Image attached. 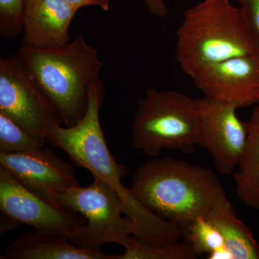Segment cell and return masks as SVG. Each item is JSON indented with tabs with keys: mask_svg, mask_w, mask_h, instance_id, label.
I'll return each instance as SVG.
<instances>
[{
	"mask_svg": "<svg viewBox=\"0 0 259 259\" xmlns=\"http://www.w3.org/2000/svg\"><path fill=\"white\" fill-rule=\"evenodd\" d=\"M208 259H234L233 255L227 247L220 248L215 251L212 252L210 254L207 255Z\"/></svg>",
	"mask_w": 259,
	"mask_h": 259,
	"instance_id": "cb8c5ba5",
	"label": "cell"
},
{
	"mask_svg": "<svg viewBox=\"0 0 259 259\" xmlns=\"http://www.w3.org/2000/svg\"><path fill=\"white\" fill-rule=\"evenodd\" d=\"M125 252L119 259H196L201 257L188 241L173 242L165 245H151L130 236Z\"/></svg>",
	"mask_w": 259,
	"mask_h": 259,
	"instance_id": "2e32d148",
	"label": "cell"
},
{
	"mask_svg": "<svg viewBox=\"0 0 259 259\" xmlns=\"http://www.w3.org/2000/svg\"><path fill=\"white\" fill-rule=\"evenodd\" d=\"M78 10L66 0H25L21 47L52 49L69 44V30Z\"/></svg>",
	"mask_w": 259,
	"mask_h": 259,
	"instance_id": "7c38bea8",
	"label": "cell"
},
{
	"mask_svg": "<svg viewBox=\"0 0 259 259\" xmlns=\"http://www.w3.org/2000/svg\"><path fill=\"white\" fill-rule=\"evenodd\" d=\"M200 134L198 146L207 150L218 171L231 175L236 169L248 138L246 122L237 115V109L206 97L196 99Z\"/></svg>",
	"mask_w": 259,
	"mask_h": 259,
	"instance_id": "9c48e42d",
	"label": "cell"
},
{
	"mask_svg": "<svg viewBox=\"0 0 259 259\" xmlns=\"http://www.w3.org/2000/svg\"><path fill=\"white\" fill-rule=\"evenodd\" d=\"M151 14L159 18H166L168 10L164 0H142Z\"/></svg>",
	"mask_w": 259,
	"mask_h": 259,
	"instance_id": "44dd1931",
	"label": "cell"
},
{
	"mask_svg": "<svg viewBox=\"0 0 259 259\" xmlns=\"http://www.w3.org/2000/svg\"><path fill=\"white\" fill-rule=\"evenodd\" d=\"M120 254L83 249L68 237L34 231L20 235L12 242L1 259H119Z\"/></svg>",
	"mask_w": 259,
	"mask_h": 259,
	"instance_id": "4fadbf2b",
	"label": "cell"
},
{
	"mask_svg": "<svg viewBox=\"0 0 259 259\" xmlns=\"http://www.w3.org/2000/svg\"><path fill=\"white\" fill-rule=\"evenodd\" d=\"M183 233L187 241L200 256L209 255L220 248L226 247L222 235L206 217H199L187 226Z\"/></svg>",
	"mask_w": 259,
	"mask_h": 259,
	"instance_id": "ac0fdd59",
	"label": "cell"
},
{
	"mask_svg": "<svg viewBox=\"0 0 259 259\" xmlns=\"http://www.w3.org/2000/svg\"><path fill=\"white\" fill-rule=\"evenodd\" d=\"M66 1L77 10L87 6H98L105 11H108L110 9V0H66Z\"/></svg>",
	"mask_w": 259,
	"mask_h": 259,
	"instance_id": "7402d4cb",
	"label": "cell"
},
{
	"mask_svg": "<svg viewBox=\"0 0 259 259\" xmlns=\"http://www.w3.org/2000/svg\"><path fill=\"white\" fill-rule=\"evenodd\" d=\"M0 113L46 140L49 130L64 123L56 107L29 74L18 51L0 59Z\"/></svg>",
	"mask_w": 259,
	"mask_h": 259,
	"instance_id": "52a82bcc",
	"label": "cell"
},
{
	"mask_svg": "<svg viewBox=\"0 0 259 259\" xmlns=\"http://www.w3.org/2000/svg\"><path fill=\"white\" fill-rule=\"evenodd\" d=\"M191 79L212 101L237 110L259 104V56H239L210 65Z\"/></svg>",
	"mask_w": 259,
	"mask_h": 259,
	"instance_id": "30bf717a",
	"label": "cell"
},
{
	"mask_svg": "<svg viewBox=\"0 0 259 259\" xmlns=\"http://www.w3.org/2000/svg\"><path fill=\"white\" fill-rule=\"evenodd\" d=\"M146 208L185 231L192 221L206 217L226 195L214 171L175 158H152L135 172L131 187Z\"/></svg>",
	"mask_w": 259,
	"mask_h": 259,
	"instance_id": "7a4b0ae2",
	"label": "cell"
},
{
	"mask_svg": "<svg viewBox=\"0 0 259 259\" xmlns=\"http://www.w3.org/2000/svg\"><path fill=\"white\" fill-rule=\"evenodd\" d=\"M206 218L217 228L234 259H259V243L244 223L237 218L226 195L221 197Z\"/></svg>",
	"mask_w": 259,
	"mask_h": 259,
	"instance_id": "5bb4252c",
	"label": "cell"
},
{
	"mask_svg": "<svg viewBox=\"0 0 259 259\" xmlns=\"http://www.w3.org/2000/svg\"><path fill=\"white\" fill-rule=\"evenodd\" d=\"M200 118L196 99L175 90H146L133 122V146L156 157L163 149L193 153L198 146Z\"/></svg>",
	"mask_w": 259,
	"mask_h": 259,
	"instance_id": "5b68a950",
	"label": "cell"
},
{
	"mask_svg": "<svg viewBox=\"0 0 259 259\" xmlns=\"http://www.w3.org/2000/svg\"><path fill=\"white\" fill-rule=\"evenodd\" d=\"M25 0H0V36L10 39L23 32Z\"/></svg>",
	"mask_w": 259,
	"mask_h": 259,
	"instance_id": "d6986e66",
	"label": "cell"
},
{
	"mask_svg": "<svg viewBox=\"0 0 259 259\" xmlns=\"http://www.w3.org/2000/svg\"><path fill=\"white\" fill-rule=\"evenodd\" d=\"M0 211L34 231L71 237L86 223L79 213L56 207L22 185L0 166Z\"/></svg>",
	"mask_w": 259,
	"mask_h": 259,
	"instance_id": "ba28073f",
	"label": "cell"
},
{
	"mask_svg": "<svg viewBox=\"0 0 259 259\" xmlns=\"http://www.w3.org/2000/svg\"><path fill=\"white\" fill-rule=\"evenodd\" d=\"M0 166L29 190L56 207H61L60 198L64 192L79 185L74 166L49 148L30 153H0Z\"/></svg>",
	"mask_w": 259,
	"mask_h": 259,
	"instance_id": "8fae6325",
	"label": "cell"
},
{
	"mask_svg": "<svg viewBox=\"0 0 259 259\" xmlns=\"http://www.w3.org/2000/svg\"><path fill=\"white\" fill-rule=\"evenodd\" d=\"M20 223L15 221L13 218L3 214L0 218V233H6V232L12 231L20 226Z\"/></svg>",
	"mask_w": 259,
	"mask_h": 259,
	"instance_id": "603a6c76",
	"label": "cell"
},
{
	"mask_svg": "<svg viewBox=\"0 0 259 259\" xmlns=\"http://www.w3.org/2000/svg\"><path fill=\"white\" fill-rule=\"evenodd\" d=\"M88 187L76 186L61 195L60 206L79 213L86 223L70 240L83 249L100 250L106 243L125 247L136 228L128 218L122 217L123 207L115 190L105 181L93 177Z\"/></svg>",
	"mask_w": 259,
	"mask_h": 259,
	"instance_id": "8992f818",
	"label": "cell"
},
{
	"mask_svg": "<svg viewBox=\"0 0 259 259\" xmlns=\"http://www.w3.org/2000/svg\"><path fill=\"white\" fill-rule=\"evenodd\" d=\"M47 141L20 127L6 115L0 113V153L15 154L36 152Z\"/></svg>",
	"mask_w": 259,
	"mask_h": 259,
	"instance_id": "e0dca14e",
	"label": "cell"
},
{
	"mask_svg": "<svg viewBox=\"0 0 259 259\" xmlns=\"http://www.w3.org/2000/svg\"><path fill=\"white\" fill-rule=\"evenodd\" d=\"M259 38V0H236Z\"/></svg>",
	"mask_w": 259,
	"mask_h": 259,
	"instance_id": "ffe728a7",
	"label": "cell"
},
{
	"mask_svg": "<svg viewBox=\"0 0 259 259\" xmlns=\"http://www.w3.org/2000/svg\"><path fill=\"white\" fill-rule=\"evenodd\" d=\"M103 83L98 79L90 88L88 110L74 125H56L47 135L48 144L67 153L78 166L88 170L93 177L105 181L115 191L124 214L134 223L135 237L151 245H165L180 241L183 231L180 226L151 212L136 198L131 189L122 185L127 176L125 165L117 163L107 147L100 120L103 100Z\"/></svg>",
	"mask_w": 259,
	"mask_h": 259,
	"instance_id": "6da1fadb",
	"label": "cell"
},
{
	"mask_svg": "<svg viewBox=\"0 0 259 259\" xmlns=\"http://www.w3.org/2000/svg\"><path fill=\"white\" fill-rule=\"evenodd\" d=\"M246 123V145L233 179L238 199L250 208L259 209V104Z\"/></svg>",
	"mask_w": 259,
	"mask_h": 259,
	"instance_id": "9a60e30c",
	"label": "cell"
},
{
	"mask_svg": "<svg viewBox=\"0 0 259 259\" xmlns=\"http://www.w3.org/2000/svg\"><path fill=\"white\" fill-rule=\"evenodd\" d=\"M29 74L60 114L66 127L77 123L88 110L90 88L100 79L103 63L82 35L64 47L18 51Z\"/></svg>",
	"mask_w": 259,
	"mask_h": 259,
	"instance_id": "277c9868",
	"label": "cell"
},
{
	"mask_svg": "<svg viewBox=\"0 0 259 259\" xmlns=\"http://www.w3.org/2000/svg\"><path fill=\"white\" fill-rule=\"evenodd\" d=\"M247 56H259V38L240 7L229 0H204L185 12L177 32L175 59L187 76Z\"/></svg>",
	"mask_w": 259,
	"mask_h": 259,
	"instance_id": "3957f363",
	"label": "cell"
}]
</instances>
